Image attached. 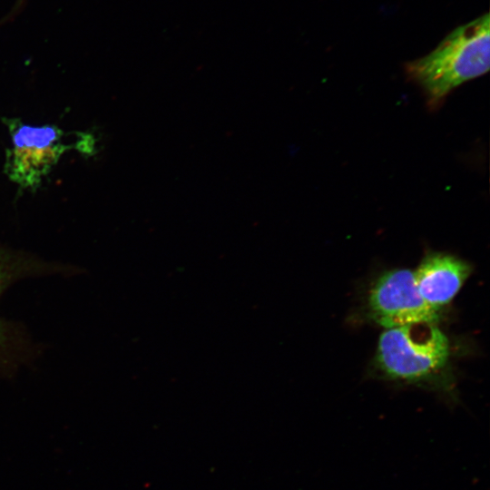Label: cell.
I'll list each match as a JSON object with an SVG mask.
<instances>
[{"instance_id":"1","label":"cell","mask_w":490,"mask_h":490,"mask_svg":"<svg viewBox=\"0 0 490 490\" xmlns=\"http://www.w3.org/2000/svg\"><path fill=\"white\" fill-rule=\"evenodd\" d=\"M490 66V18L485 14L451 32L431 53L408 63L407 75L430 107L455 88L485 74Z\"/></svg>"},{"instance_id":"2","label":"cell","mask_w":490,"mask_h":490,"mask_svg":"<svg viewBox=\"0 0 490 490\" xmlns=\"http://www.w3.org/2000/svg\"><path fill=\"white\" fill-rule=\"evenodd\" d=\"M448 357V339L432 322L387 328L377 350L378 366L387 377L416 383L440 372Z\"/></svg>"},{"instance_id":"3","label":"cell","mask_w":490,"mask_h":490,"mask_svg":"<svg viewBox=\"0 0 490 490\" xmlns=\"http://www.w3.org/2000/svg\"><path fill=\"white\" fill-rule=\"evenodd\" d=\"M368 304L374 320L386 328L436 323L438 318V309L422 298L414 271L408 270H394L380 276L370 291Z\"/></svg>"},{"instance_id":"4","label":"cell","mask_w":490,"mask_h":490,"mask_svg":"<svg viewBox=\"0 0 490 490\" xmlns=\"http://www.w3.org/2000/svg\"><path fill=\"white\" fill-rule=\"evenodd\" d=\"M471 272L465 260L445 253H432L420 263L414 278L422 298L433 308L447 304Z\"/></svg>"},{"instance_id":"5","label":"cell","mask_w":490,"mask_h":490,"mask_svg":"<svg viewBox=\"0 0 490 490\" xmlns=\"http://www.w3.org/2000/svg\"><path fill=\"white\" fill-rule=\"evenodd\" d=\"M78 142L79 138L75 144L56 142L43 149L12 147L5 152V173L20 187L35 190L65 152H80Z\"/></svg>"},{"instance_id":"6","label":"cell","mask_w":490,"mask_h":490,"mask_svg":"<svg viewBox=\"0 0 490 490\" xmlns=\"http://www.w3.org/2000/svg\"><path fill=\"white\" fill-rule=\"evenodd\" d=\"M13 147L43 149L59 142L64 135L62 129L55 125H31L16 118H5Z\"/></svg>"},{"instance_id":"7","label":"cell","mask_w":490,"mask_h":490,"mask_svg":"<svg viewBox=\"0 0 490 490\" xmlns=\"http://www.w3.org/2000/svg\"><path fill=\"white\" fill-rule=\"evenodd\" d=\"M15 265L17 263L13 262L9 256L0 251V291L14 278V275L19 272L17 269H15Z\"/></svg>"},{"instance_id":"8","label":"cell","mask_w":490,"mask_h":490,"mask_svg":"<svg viewBox=\"0 0 490 490\" xmlns=\"http://www.w3.org/2000/svg\"><path fill=\"white\" fill-rule=\"evenodd\" d=\"M23 1H24V0H18V1H17L16 5H15V8L13 9V11H12V15H14L15 13H16V10H18L19 7H20V5L23 4Z\"/></svg>"},{"instance_id":"9","label":"cell","mask_w":490,"mask_h":490,"mask_svg":"<svg viewBox=\"0 0 490 490\" xmlns=\"http://www.w3.org/2000/svg\"><path fill=\"white\" fill-rule=\"evenodd\" d=\"M4 338H5V336H4L3 329L1 328V324H0V344Z\"/></svg>"}]
</instances>
